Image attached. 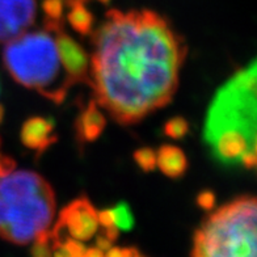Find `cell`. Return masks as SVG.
I'll return each instance as SVG.
<instances>
[{"instance_id":"obj_1","label":"cell","mask_w":257,"mask_h":257,"mask_svg":"<svg viewBox=\"0 0 257 257\" xmlns=\"http://www.w3.org/2000/svg\"><path fill=\"white\" fill-rule=\"evenodd\" d=\"M92 75L98 104L133 123L171 101L186 48L153 11L112 10L93 36Z\"/></svg>"},{"instance_id":"obj_2","label":"cell","mask_w":257,"mask_h":257,"mask_svg":"<svg viewBox=\"0 0 257 257\" xmlns=\"http://www.w3.org/2000/svg\"><path fill=\"white\" fill-rule=\"evenodd\" d=\"M54 215V192L40 175L14 169L0 175V236L32 243L49 230Z\"/></svg>"},{"instance_id":"obj_3","label":"cell","mask_w":257,"mask_h":257,"mask_svg":"<svg viewBox=\"0 0 257 257\" xmlns=\"http://www.w3.org/2000/svg\"><path fill=\"white\" fill-rule=\"evenodd\" d=\"M55 31L45 28L44 31L24 32L8 41L4 64L20 84L36 89L49 100L62 102L74 81L59 58Z\"/></svg>"},{"instance_id":"obj_4","label":"cell","mask_w":257,"mask_h":257,"mask_svg":"<svg viewBox=\"0 0 257 257\" xmlns=\"http://www.w3.org/2000/svg\"><path fill=\"white\" fill-rule=\"evenodd\" d=\"M257 202L240 197L211 214L194 236L193 256H256Z\"/></svg>"},{"instance_id":"obj_5","label":"cell","mask_w":257,"mask_h":257,"mask_svg":"<svg viewBox=\"0 0 257 257\" xmlns=\"http://www.w3.org/2000/svg\"><path fill=\"white\" fill-rule=\"evenodd\" d=\"M256 61L235 74L217 92L205 125L207 143L219 136H237L256 143Z\"/></svg>"},{"instance_id":"obj_6","label":"cell","mask_w":257,"mask_h":257,"mask_svg":"<svg viewBox=\"0 0 257 257\" xmlns=\"http://www.w3.org/2000/svg\"><path fill=\"white\" fill-rule=\"evenodd\" d=\"M98 227L97 210L87 198H79L62 210L57 226L50 233L53 239L68 236L84 243L95 236Z\"/></svg>"},{"instance_id":"obj_7","label":"cell","mask_w":257,"mask_h":257,"mask_svg":"<svg viewBox=\"0 0 257 257\" xmlns=\"http://www.w3.org/2000/svg\"><path fill=\"white\" fill-rule=\"evenodd\" d=\"M36 0H0V42L14 40L33 24Z\"/></svg>"},{"instance_id":"obj_8","label":"cell","mask_w":257,"mask_h":257,"mask_svg":"<svg viewBox=\"0 0 257 257\" xmlns=\"http://www.w3.org/2000/svg\"><path fill=\"white\" fill-rule=\"evenodd\" d=\"M55 41L62 64L72 81L88 79L89 59L80 45L64 33L62 28L55 31Z\"/></svg>"},{"instance_id":"obj_9","label":"cell","mask_w":257,"mask_h":257,"mask_svg":"<svg viewBox=\"0 0 257 257\" xmlns=\"http://www.w3.org/2000/svg\"><path fill=\"white\" fill-rule=\"evenodd\" d=\"M57 141L54 134V122L42 117H33L25 121L21 128V142L28 149L42 154Z\"/></svg>"},{"instance_id":"obj_10","label":"cell","mask_w":257,"mask_h":257,"mask_svg":"<svg viewBox=\"0 0 257 257\" xmlns=\"http://www.w3.org/2000/svg\"><path fill=\"white\" fill-rule=\"evenodd\" d=\"M106 125V119L101 110L97 108L96 101H91L88 106L80 113L76 122V133L81 143L93 142L101 136Z\"/></svg>"},{"instance_id":"obj_11","label":"cell","mask_w":257,"mask_h":257,"mask_svg":"<svg viewBox=\"0 0 257 257\" xmlns=\"http://www.w3.org/2000/svg\"><path fill=\"white\" fill-rule=\"evenodd\" d=\"M156 166L164 175L172 179L183 176L188 168V160L183 150L176 146L166 145L156 153Z\"/></svg>"},{"instance_id":"obj_12","label":"cell","mask_w":257,"mask_h":257,"mask_svg":"<svg viewBox=\"0 0 257 257\" xmlns=\"http://www.w3.org/2000/svg\"><path fill=\"white\" fill-rule=\"evenodd\" d=\"M71 7L68 11L67 20L70 23L74 31L80 33L81 36H88L92 31L93 25V16L84 6V2L76 0V2H70Z\"/></svg>"},{"instance_id":"obj_13","label":"cell","mask_w":257,"mask_h":257,"mask_svg":"<svg viewBox=\"0 0 257 257\" xmlns=\"http://www.w3.org/2000/svg\"><path fill=\"white\" fill-rule=\"evenodd\" d=\"M113 220H114V226L122 231L132 230L134 226V217L130 207L126 203H118L117 206L113 207Z\"/></svg>"},{"instance_id":"obj_14","label":"cell","mask_w":257,"mask_h":257,"mask_svg":"<svg viewBox=\"0 0 257 257\" xmlns=\"http://www.w3.org/2000/svg\"><path fill=\"white\" fill-rule=\"evenodd\" d=\"M42 8L46 15V23L48 24H62V16H63L64 0H44Z\"/></svg>"},{"instance_id":"obj_15","label":"cell","mask_w":257,"mask_h":257,"mask_svg":"<svg viewBox=\"0 0 257 257\" xmlns=\"http://www.w3.org/2000/svg\"><path fill=\"white\" fill-rule=\"evenodd\" d=\"M188 132H189V125H188V121L183 117H173L164 126L166 136L172 139L183 138L188 134Z\"/></svg>"},{"instance_id":"obj_16","label":"cell","mask_w":257,"mask_h":257,"mask_svg":"<svg viewBox=\"0 0 257 257\" xmlns=\"http://www.w3.org/2000/svg\"><path fill=\"white\" fill-rule=\"evenodd\" d=\"M134 160L145 172H151L156 167V153L153 149L143 147L134 153Z\"/></svg>"},{"instance_id":"obj_17","label":"cell","mask_w":257,"mask_h":257,"mask_svg":"<svg viewBox=\"0 0 257 257\" xmlns=\"http://www.w3.org/2000/svg\"><path fill=\"white\" fill-rule=\"evenodd\" d=\"M197 203L203 210L214 209V206H215V194L213 192H210V190H203L197 197Z\"/></svg>"},{"instance_id":"obj_18","label":"cell","mask_w":257,"mask_h":257,"mask_svg":"<svg viewBox=\"0 0 257 257\" xmlns=\"http://www.w3.org/2000/svg\"><path fill=\"white\" fill-rule=\"evenodd\" d=\"M106 256L110 257H133V256H141V252L136 248H117L110 247L106 252Z\"/></svg>"},{"instance_id":"obj_19","label":"cell","mask_w":257,"mask_h":257,"mask_svg":"<svg viewBox=\"0 0 257 257\" xmlns=\"http://www.w3.org/2000/svg\"><path fill=\"white\" fill-rule=\"evenodd\" d=\"M112 243L113 241L110 240V239H108V237L105 236L104 233H102V235H98L97 239H96L95 247H97L98 249H101L105 254V252L112 247Z\"/></svg>"},{"instance_id":"obj_20","label":"cell","mask_w":257,"mask_h":257,"mask_svg":"<svg viewBox=\"0 0 257 257\" xmlns=\"http://www.w3.org/2000/svg\"><path fill=\"white\" fill-rule=\"evenodd\" d=\"M15 168V162L11 160L7 156H3L0 154V175L8 172L11 169Z\"/></svg>"},{"instance_id":"obj_21","label":"cell","mask_w":257,"mask_h":257,"mask_svg":"<svg viewBox=\"0 0 257 257\" xmlns=\"http://www.w3.org/2000/svg\"><path fill=\"white\" fill-rule=\"evenodd\" d=\"M3 115H4V109L3 106L0 105V122H2V119H3Z\"/></svg>"},{"instance_id":"obj_22","label":"cell","mask_w":257,"mask_h":257,"mask_svg":"<svg viewBox=\"0 0 257 257\" xmlns=\"http://www.w3.org/2000/svg\"><path fill=\"white\" fill-rule=\"evenodd\" d=\"M98 2H101V3H104V4H108L110 0H98Z\"/></svg>"},{"instance_id":"obj_23","label":"cell","mask_w":257,"mask_h":257,"mask_svg":"<svg viewBox=\"0 0 257 257\" xmlns=\"http://www.w3.org/2000/svg\"><path fill=\"white\" fill-rule=\"evenodd\" d=\"M70 2H76V0H70ZM80 2H85V0H80Z\"/></svg>"}]
</instances>
